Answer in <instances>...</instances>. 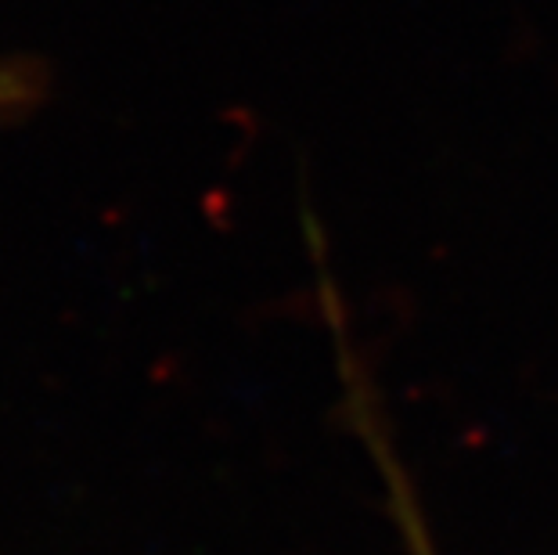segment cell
I'll use <instances>...</instances> for the list:
<instances>
[{
	"label": "cell",
	"mask_w": 558,
	"mask_h": 555,
	"mask_svg": "<svg viewBox=\"0 0 558 555\" xmlns=\"http://www.w3.org/2000/svg\"><path fill=\"white\" fill-rule=\"evenodd\" d=\"M44 98V69L29 58H0V120H15Z\"/></svg>",
	"instance_id": "cell-1"
}]
</instances>
